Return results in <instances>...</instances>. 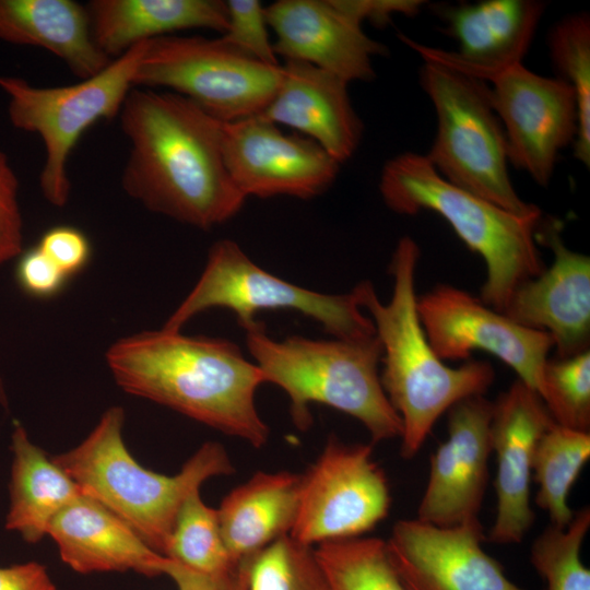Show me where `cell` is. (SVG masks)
Returning a JSON list of instances; mask_svg holds the SVG:
<instances>
[{
    "label": "cell",
    "mask_w": 590,
    "mask_h": 590,
    "mask_svg": "<svg viewBox=\"0 0 590 590\" xmlns=\"http://www.w3.org/2000/svg\"><path fill=\"white\" fill-rule=\"evenodd\" d=\"M119 118L130 143L121 185L145 209L206 231L244 206L224 163L222 121L179 94L145 87L129 92Z\"/></svg>",
    "instance_id": "1"
},
{
    "label": "cell",
    "mask_w": 590,
    "mask_h": 590,
    "mask_svg": "<svg viewBox=\"0 0 590 590\" xmlns=\"http://www.w3.org/2000/svg\"><path fill=\"white\" fill-rule=\"evenodd\" d=\"M105 357L126 392L255 448L267 444L270 428L255 402L263 375L231 340L162 328L117 340Z\"/></svg>",
    "instance_id": "2"
},
{
    "label": "cell",
    "mask_w": 590,
    "mask_h": 590,
    "mask_svg": "<svg viewBox=\"0 0 590 590\" xmlns=\"http://www.w3.org/2000/svg\"><path fill=\"white\" fill-rule=\"evenodd\" d=\"M420 252L413 238L399 239L389 266L393 287L388 303L380 302L369 281L355 285L361 308L369 314L382 347L380 381L401 420L400 455L404 459L418 452L446 411L465 398L484 394L495 378L487 362L450 367L435 353L416 307Z\"/></svg>",
    "instance_id": "3"
},
{
    "label": "cell",
    "mask_w": 590,
    "mask_h": 590,
    "mask_svg": "<svg viewBox=\"0 0 590 590\" xmlns=\"http://www.w3.org/2000/svg\"><path fill=\"white\" fill-rule=\"evenodd\" d=\"M244 330L264 382L287 394L297 429L311 426L309 406L320 403L359 421L373 444L401 436V420L380 381L382 347L376 334L357 340L299 335L274 340L258 321Z\"/></svg>",
    "instance_id": "4"
},
{
    "label": "cell",
    "mask_w": 590,
    "mask_h": 590,
    "mask_svg": "<svg viewBox=\"0 0 590 590\" xmlns=\"http://www.w3.org/2000/svg\"><path fill=\"white\" fill-rule=\"evenodd\" d=\"M125 413L107 409L87 437L52 460L91 496L125 521L149 546L165 556L185 498L209 479L234 472L225 448L203 444L172 476L142 467L122 438Z\"/></svg>",
    "instance_id": "5"
},
{
    "label": "cell",
    "mask_w": 590,
    "mask_h": 590,
    "mask_svg": "<svg viewBox=\"0 0 590 590\" xmlns=\"http://www.w3.org/2000/svg\"><path fill=\"white\" fill-rule=\"evenodd\" d=\"M379 191L385 204L401 215L437 213L486 264L480 299L503 312L512 293L545 266L535 229L542 217L519 216L442 178L424 154L404 152L387 161Z\"/></svg>",
    "instance_id": "6"
},
{
    "label": "cell",
    "mask_w": 590,
    "mask_h": 590,
    "mask_svg": "<svg viewBox=\"0 0 590 590\" xmlns=\"http://www.w3.org/2000/svg\"><path fill=\"white\" fill-rule=\"evenodd\" d=\"M420 83L437 118L435 139L424 154L437 173L514 214L542 215L519 197L510 180L507 140L486 82L425 60Z\"/></svg>",
    "instance_id": "7"
},
{
    "label": "cell",
    "mask_w": 590,
    "mask_h": 590,
    "mask_svg": "<svg viewBox=\"0 0 590 590\" xmlns=\"http://www.w3.org/2000/svg\"><path fill=\"white\" fill-rule=\"evenodd\" d=\"M141 42L113 59L97 74L64 86H35L15 75H0L8 97V116L16 129L36 133L45 148L39 175L44 198L54 206L68 203L70 155L86 129L119 116L145 49Z\"/></svg>",
    "instance_id": "8"
},
{
    "label": "cell",
    "mask_w": 590,
    "mask_h": 590,
    "mask_svg": "<svg viewBox=\"0 0 590 590\" xmlns=\"http://www.w3.org/2000/svg\"><path fill=\"white\" fill-rule=\"evenodd\" d=\"M213 307L233 311L243 329L257 322L259 311L290 309L314 319L333 338L357 340L376 334L355 286L349 293L326 294L290 283L256 264L231 239L211 246L199 280L163 328L180 331L196 315Z\"/></svg>",
    "instance_id": "9"
},
{
    "label": "cell",
    "mask_w": 590,
    "mask_h": 590,
    "mask_svg": "<svg viewBox=\"0 0 590 590\" xmlns=\"http://www.w3.org/2000/svg\"><path fill=\"white\" fill-rule=\"evenodd\" d=\"M282 74L281 64H264L222 37L168 35L146 42L133 85L167 88L232 122L261 114Z\"/></svg>",
    "instance_id": "10"
},
{
    "label": "cell",
    "mask_w": 590,
    "mask_h": 590,
    "mask_svg": "<svg viewBox=\"0 0 590 590\" xmlns=\"http://www.w3.org/2000/svg\"><path fill=\"white\" fill-rule=\"evenodd\" d=\"M390 504L388 479L373 459V444H347L330 435L302 474L290 536L311 547L362 536L388 516Z\"/></svg>",
    "instance_id": "11"
},
{
    "label": "cell",
    "mask_w": 590,
    "mask_h": 590,
    "mask_svg": "<svg viewBox=\"0 0 590 590\" xmlns=\"http://www.w3.org/2000/svg\"><path fill=\"white\" fill-rule=\"evenodd\" d=\"M416 307L424 332L440 359H467L475 350L488 352L541 397L543 369L554 347L548 333L523 327L451 285L435 286L417 297Z\"/></svg>",
    "instance_id": "12"
},
{
    "label": "cell",
    "mask_w": 590,
    "mask_h": 590,
    "mask_svg": "<svg viewBox=\"0 0 590 590\" xmlns=\"http://www.w3.org/2000/svg\"><path fill=\"white\" fill-rule=\"evenodd\" d=\"M489 99L505 131L508 161L546 187L560 150L574 143L578 106L574 90L516 64L493 76Z\"/></svg>",
    "instance_id": "13"
},
{
    "label": "cell",
    "mask_w": 590,
    "mask_h": 590,
    "mask_svg": "<svg viewBox=\"0 0 590 590\" xmlns=\"http://www.w3.org/2000/svg\"><path fill=\"white\" fill-rule=\"evenodd\" d=\"M222 151L233 182L246 198L312 199L332 186L341 165L314 140L286 134L259 115L222 122Z\"/></svg>",
    "instance_id": "14"
},
{
    "label": "cell",
    "mask_w": 590,
    "mask_h": 590,
    "mask_svg": "<svg viewBox=\"0 0 590 590\" xmlns=\"http://www.w3.org/2000/svg\"><path fill=\"white\" fill-rule=\"evenodd\" d=\"M484 539L479 518L455 527L415 518L397 521L386 544L406 590H527L484 551Z\"/></svg>",
    "instance_id": "15"
},
{
    "label": "cell",
    "mask_w": 590,
    "mask_h": 590,
    "mask_svg": "<svg viewBox=\"0 0 590 590\" xmlns=\"http://www.w3.org/2000/svg\"><path fill=\"white\" fill-rule=\"evenodd\" d=\"M546 4L538 0H484L434 4L444 31L459 44L457 51L432 48L399 34L424 61H434L488 82L522 63Z\"/></svg>",
    "instance_id": "16"
},
{
    "label": "cell",
    "mask_w": 590,
    "mask_h": 590,
    "mask_svg": "<svg viewBox=\"0 0 590 590\" xmlns=\"http://www.w3.org/2000/svg\"><path fill=\"white\" fill-rule=\"evenodd\" d=\"M560 232L556 219H540L535 240L553 251L554 261L516 288L503 314L548 333L557 357L566 358L589 350L590 259L569 249Z\"/></svg>",
    "instance_id": "17"
},
{
    "label": "cell",
    "mask_w": 590,
    "mask_h": 590,
    "mask_svg": "<svg viewBox=\"0 0 590 590\" xmlns=\"http://www.w3.org/2000/svg\"><path fill=\"white\" fill-rule=\"evenodd\" d=\"M493 402L484 394L448 410V438L430 457V471L416 519L455 527L479 518L492 452Z\"/></svg>",
    "instance_id": "18"
},
{
    "label": "cell",
    "mask_w": 590,
    "mask_h": 590,
    "mask_svg": "<svg viewBox=\"0 0 590 590\" xmlns=\"http://www.w3.org/2000/svg\"><path fill=\"white\" fill-rule=\"evenodd\" d=\"M554 424L541 397L517 379L493 402L492 452L496 455V516L488 540L514 544L534 522L530 482L536 444Z\"/></svg>",
    "instance_id": "19"
},
{
    "label": "cell",
    "mask_w": 590,
    "mask_h": 590,
    "mask_svg": "<svg viewBox=\"0 0 590 590\" xmlns=\"http://www.w3.org/2000/svg\"><path fill=\"white\" fill-rule=\"evenodd\" d=\"M266 17L276 36V56L312 64L349 83L373 80V57L387 52L331 0H278L266 7Z\"/></svg>",
    "instance_id": "20"
},
{
    "label": "cell",
    "mask_w": 590,
    "mask_h": 590,
    "mask_svg": "<svg viewBox=\"0 0 590 590\" xmlns=\"http://www.w3.org/2000/svg\"><path fill=\"white\" fill-rule=\"evenodd\" d=\"M272 101L259 114L317 142L340 164L356 152L364 125L349 95V82L312 64L286 60Z\"/></svg>",
    "instance_id": "21"
},
{
    "label": "cell",
    "mask_w": 590,
    "mask_h": 590,
    "mask_svg": "<svg viewBox=\"0 0 590 590\" xmlns=\"http://www.w3.org/2000/svg\"><path fill=\"white\" fill-rule=\"evenodd\" d=\"M47 535L56 543L62 562L76 573L132 570L146 577L163 575L166 557L86 494L55 516Z\"/></svg>",
    "instance_id": "22"
},
{
    "label": "cell",
    "mask_w": 590,
    "mask_h": 590,
    "mask_svg": "<svg viewBox=\"0 0 590 590\" xmlns=\"http://www.w3.org/2000/svg\"><path fill=\"white\" fill-rule=\"evenodd\" d=\"M97 48L115 59L134 45L190 28L224 34L227 8L220 0H92L85 4Z\"/></svg>",
    "instance_id": "23"
},
{
    "label": "cell",
    "mask_w": 590,
    "mask_h": 590,
    "mask_svg": "<svg viewBox=\"0 0 590 590\" xmlns=\"http://www.w3.org/2000/svg\"><path fill=\"white\" fill-rule=\"evenodd\" d=\"M300 482L298 473L260 471L222 499L216 510L233 562L247 560L290 534L297 515Z\"/></svg>",
    "instance_id": "24"
},
{
    "label": "cell",
    "mask_w": 590,
    "mask_h": 590,
    "mask_svg": "<svg viewBox=\"0 0 590 590\" xmlns=\"http://www.w3.org/2000/svg\"><path fill=\"white\" fill-rule=\"evenodd\" d=\"M0 39L46 49L81 80L111 61L93 40L86 7L72 0H0Z\"/></svg>",
    "instance_id": "25"
},
{
    "label": "cell",
    "mask_w": 590,
    "mask_h": 590,
    "mask_svg": "<svg viewBox=\"0 0 590 590\" xmlns=\"http://www.w3.org/2000/svg\"><path fill=\"white\" fill-rule=\"evenodd\" d=\"M12 464L7 530L27 543L48 533L55 516L84 492L42 448L33 444L25 428L16 424L11 435Z\"/></svg>",
    "instance_id": "26"
},
{
    "label": "cell",
    "mask_w": 590,
    "mask_h": 590,
    "mask_svg": "<svg viewBox=\"0 0 590 590\" xmlns=\"http://www.w3.org/2000/svg\"><path fill=\"white\" fill-rule=\"evenodd\" d=\"M590 458V433L553 424L539 439L532 476L539 485L535 503L545 510L552 526L565 529L575 512L569 492Z\"/></svg>",
    "instance_id": "27"
},
{
    "label": "cell",
    "mask_w": 590,
    "mask_h": 590,
    "mask_svg": "<svg viewBox=\"0 0 590 590\" xmlns=\"http://www.w3.org/2000/svg\"><path fill=\"white\" fill-rule=\"evenodd\" d=\"M314 550L329 590H406L379 538L327 541Z\"/></svg>",
    "instance_id": "28"
},
{
    "label": "cell",
    "mask_w": 590,
    "mask_h": 590,
    "mask_svg": "<svg viewBox=\"0 0 590 590\" xmlns=\"http://www.w3.org/2000/svg\"><path fill=\"white\" fill-rule=\"evenodd\" d=\"M548 49L558 79L575 92L578 129L574 156L590 165V16L587 12L570 14L556 23L548 35Z\"/></svg>",
    "instance_id": "29"
},
{
    "label": "cell",
    "mask_w": 590,
    "mask_h": 590,
    "mask_svg": "<svg viewBox=\"0 0 590 590\" xmlns=\"http://www.w3.org/2000/svg\"><path fill=\"white\" fill-rule=\"evenodd\" d=\"M165 557L206 574L223 573L238 564L226 550L217 510L204 504L200 489L191 492L182 502Z\"/></svg>",
    "instance_id": "30"
},
{
    "label": "cell",
    "mask_w": 590,
    "mask_h": 590,
    "mask_svg": "<svg viewBox=\"0 0 590 590\" xmlns=\"http://www.w3.org/2000/svg\"><path fill=\"white\" fill-rule=\"evenodd\" d=\"M589 528L590 508L583 507L565 529L550 524L534 540L530 560L546 590H590V569L580 558Z\"/></svg>",
    "instance_id": "31"
},
{
    "label": "cell",
    "mask_w": 590,
    "mask_h": 590,
    "mask_svg": "<svg viewBox=\"0 0 590 590\" xmlns=\"http://www.w3.org/2000/svg\"><path fill=\"white\" fill-rule=\"evenodd\" d=\"M247 590H329L315 550L284 535L247 560Z\"/></svg>",
    "instance_id": "32"
},
{
    "label": "cell",
    "mask_w": 590,
    "mask_h": 590,
    "mask_svg": "<svg viewBox=\"0 0 590 590\" xmlns=\"http://www.w3.org/2000/svg\"><path fill=\"white\" fill-rule=\"evenodd\" d=\"M543 400L554 423L590 430V352L547 359L543 369Z\"/></svg>",
    "instance_id": "33"
},
{
    "label": "cell",
    "mask_w": 590,
    "mask_h": 590,
    "mask_svg": "<svg viewBox=\"0 0 590 590\" xmlns=\"http://www.w3.org/2000/svg\"><path fill=\"white\" fill-rule=\"evenodd\" d=\"M225 2L227 27L221 37L264 64L280 66L273 43L269 38L266 7L258 0H228Z\"/></svg>",
    "instance_id": "34"
},
{
    "label": "cell",
    "mask_w": 590,
    "mask_h": 590,
    "mask_svg": "<svg viewBox=\"0 0 590 590\" xmlns=\"http://www.w3.org/2000/svg\"><path fill=\"white\" fill-rule=\"evenodd\" d=\"M23 219L19 202V179L0 150V266L23 251Z\"/></svg>",
    "instance_id": "35"
},
{
    "label": "cell",
    "mask_w": 590,
    "mask_h": 590,
    "mask_svg": "<svg viewBox=\"0 0 590 590\" xmlns=\"http://www.w3.org/2000/svg\"><path fill=\"white\" fill-rule=\"evenodd\" d=\"M36 246L69 279L82 272L92 258L88 237L70 225H58L47 229Z\"/></svg>",
    "instance_id": "36"
},
{
    "label": "cell",
    "mask_w": 590,
    "mask_h": 590,
    "mask_svg": "<svg viewBox=\"0 0 590 590\" xmlns=\"http://www.w3.org/2000/svg\"><path fill=\"white\" fill-rule=\"evenodd\" d=\"M17 258L15 279L24 293L49 299L64 290L69 278L37 246L22 251Z\"/></svg>",
    "instance_id": "37"
},
{
    "label": "cell",
    "mask_w": 590,
    "mask_h": 590,
    "mask_svg": "<svg viewBox=\"0 0 590 590\" xmlns=\"http://www.w3.org/2000/svg\"><path fill=\"white\" fill-rule=\"evenodd\" d=\"M247 560L223 573L206 574L166 557L163 575L175 582L177 590H247Z\"/></svg>",
    "instance_id": "38"
},
{
    "label": "cell",
    "mask_w": 590,
    "mask_h": 590,
    "mask_svg": "<svg viewBox=\"0 0 590 590\" xmlns=\"http://www.w3.org/2000/svg\"><path fill=\"white\" fill-rule=\"evenodd\" d=\"M333 5L362 26L368 21L376 27H385L394 15L413 16L427 2L422 0H331Z\"/></svg>",
    "instance_id": "39"
},
{
    "label": "cell",
    "mask_w": 590,
    "mask_h": 590,
    "mask_svg": "<svg viewBox=\"0 0 590 590\" xmlns=\"http://www.w3.org/2000/svg\"><path fill=\"white\" fill-rule=\"evenodd\" d=\"M0 590H58L46 567L27 562L0 567Z\"/></svg>",
    "instance_id": "40"
},
{
    "label": "cell",
    "mask_w": 590,
    "mask_h": 590,
    "mask_svg": "<svg viewBox=\"0 0 590 590\" xmlns=\"http://www.w3.org/2000/svg\"><path fill=\"white\" fill-rule=\"evenodd\" d=\"M0 400L2 402H5V396H4V390H3L1 377H0Z\"/></svg>",
    "instance_id": "41"
}]
</instances>
